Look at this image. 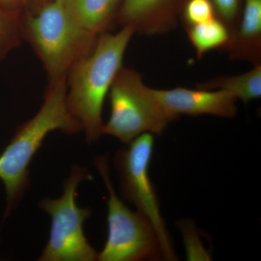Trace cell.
I'll use <instances>...</instances> for the list:
<instances>
[{"mask_svg":"<svg viewBox=\"0 0 261 261\" xmlns=\"http://www.w3.org/2000/svg\"><path fill=\"white\" fill-rule=\"evenodd\" d=\"M68 15L82 29L99 36L116 20L121 0H62Z\"/></svg>","mask_w":261,"mask_h":261,"instance_id":"8fae6325","label":"cell"},{"mask_svg":"<svg viewBox=\"0 0 261 261\" xmlns=\"http://www.w3.org/2000/svg\"><path fill=\"white\" fill-rule=\"evenodd\" d=\"M230 59L261 63V0H244L238 27L224 49Z\"/></svg>","mask_w":261,"mask_h":261,"instance_id":"30bf717a","label":"cell"},{"mask_svg":"<svg viewBox=\"0 0 261 261\" xmlns=\"http://www.w3.org/2000/svg\"><path fill=\"white\" fill-rule=\"evenodd\" d=\"M27 1L32 2V3H34V4L37 5V8H36V10L39 9V8L43 6V5L47 4L49 2L51 1V0H25V3H27ZM33 10V11H34Z\"/></svg>","mask_w":261,"mask_h":261,"instance_id":"ac0fdd59","label":"cell"},{"mask_svg":"<svg viewBox=\"0 0 261 261\" xmlns=\"http://www.w3.org/2000/svg\"><path fill=\"white\" fill-rule=\"evenodd\" d=\"M135 34L133 27L125 25L116 34H101L93 50L77 62L67 76L68 109L82 125L89 143L102 135L104 102Z\"/></svg>","mask_w":261,"mask_h":261,"instance_id":"6da1fadb","label":"cell"},{"mask_svg":"<svg viewBox=\"0 0 261 261\" xmlns=\"http://www.w3.org/2000/svg\"><path fill=\"white\" fill-rule=\"evenodd\" d=\"M92 177L86 168L73 166L65 180L61 197L44 198L39 202V207L50 216L51 224L49 240L39 260H97V252L86 238L83 227L92 211L80 207L75 200L81 182Z\"/></svg>","mask_w":261,"mask_h":261,"instance_id":"5b68a950","label":"cell"},{"mask_svg":"<svg viewBox=\"0 0 261 261\" xmlns=\"http://www.w3.org/2000/svg\"><path fill=\"white\" fill-rule=\"evenodd\" d=\"M154 135L142 134L132 141L128 149L116 153L115 164L120 176L122 195L135 204L152 224L161 244L163 257L176 260L169 233L160 209L159 197L149 177V168L153 154Z\"/></svg>","mask_w":261,"mask_h":261,"instance_id":"52a82bcc","label":"cell"},{"mask_svg":"<svg viewBox=\"0 0 261 261\" xmlns=\"http://www.w3.org/2000/svg\"><path fill=\"white\" fill-rule=\"evenodd\" d=\"M197 88L206 90H223L232 94L237 99L248 103L261 96V63L254 65L246 73L224 75L197 84Z\"/></svg>","mask_w":261,"mask_h":261,"instance_id":"7c38bea8","label":"cell"},{"mask_svg":"<svg viewBox=\"0 0 261 261\" xmlns=\"http://www.w3.org/2000/svg\"><path fill=\"white\" fill-rule=\"evenodd\" d=\"M177 0H123L116 21L144 35L164 34L178 24Z\"/></svg>","mask_w":261,"mask_h":261,"instance_id":"9c48e42d","label":"cell"},{"mask_svg":"<svg viewBox=\"0 0 261 261\" xmlns=\"http://www.w3.org/2000/svg\"><path fill=\"white\" fill-rule=\"evenodd\" d=\"M20 13L0 7V62L23 40Z\"/></svg>","mask_w":261,"mask_h":261,"instance_id":"5bb4252c","label":"cell"},{"mask_svg":"<svg viewBox=\"0 0 261 261\" xmlns=\"http://www.w3.org/2000/svg\"><path fill=\"white\" fill-rule=\"evenodd\" d=\"M154 93L163 107L176 119L181 115H211L231 118L238 112L237 98L223 90L176 87L171 89H154Z\"/></svg>","mask_w":261,"mask_h":261,"instance_id":"ba28073f","label":"cell"},{"mask_svg":"<svg viewBox=\"0 0 261 261\" xmlns=\"http://www.w3.org/2000/svg\"><path fill=\"white\" fill-rule=\"evenodd\" d=\"M216 15L229 29L231 34L238 27L240 14V0H211Z\"/></svg>","mask_w":261,"mask_h":261,"instance_id":"2e32d148","label":"cell"},{"mask_svg":"<svg viewBox=\"0 0 261 261\" xmlns=\"http://www.w3.org/2000/svg\"><path fill=\"white\" fill-rule=\"evenodd\" d=\"M25 5V0H0V7L12 11L20 12Z\"/></svg>","mask_w":261,"mask_h":261,"instance_id":"e0dca14e","label":"cell"},{"mask_svg":"<svg viewBox=\"0 0 261 261\" xmlns=\"http://www.w3.org/2000/svg\"><path fill=\"white\" fill-rule=\"evenodd\" d=\"M21 27L23 40L42 62L49 84L65 82L73 65L93 50L99 37L75 23L62 0L21 14Z\"/></svg>","mask_w":261,"mask_h":261,"instance_id":"3957f363","label":"cell"},{"mask_svg":"<svg viewBox=\"0 0 261 261\" xmlns=\"http://www.w3.org/2000/svg\"><path fill=\"white\" fill-rule=\"evenodd\" d=\"M95 165L105 182L108 200V233L100 261L156 260L163 258L157 233L152 224L138 211H132L123 204L113 188L109 176L108 159L99 156Z\"/></svg>","mask_w":261,"mask_h":261,"instance_id":"8992f818","label":"cell"},{"mask_svg":"<svg viewBox=\"0 0 261 261\" xmlns=\"http://www.w3.org/2000/svg\"><path fill=\"white\" fill-rule=\"evenodd\" d=\"M66 94V82L48 84L40 109L19 127L0 154V180L6 192L4 219L18 205L28 187L29 165L47 136L57 130L66 135L82 130V125L68 109Z\"/></svg>","mask_w":261,"mask_h":261,"instance_id":"7a4b0ae2","label":"cell"},{"mask_svg":"<svg viewBox=\"0 0 261 261\" xmlns=\"http://www.w3.org/2000/svg\"><path fill=\"white\" fill-rule=\"evenodd\" d=\"M179 14L185 29L217 16L211 0H187Z\"/></svg>","mask_w":261,"mask_h":261,"instance_id":"9a60e30c","label":"cell"},{"mask_svg":"<svg viewBox=\"0 0 261 261\" xmlns=\"http://www.w3.org/2000/svg\"><path fill=\"white\" fill-rule=\"evenodd\" d=\"M185 30L199 60L209 51L224 50L231 34L227 25L218 16Z\"/></svg>","mask_w":261,"mask_h":261,"instance_id":"4fadbf2b","label":"cell"},{"mask_svg":"<svg viewBox=\"0 0 261 261\" xmlns=\"http://www.w3.org/2000/svg\"><path fill=\"white\" fill-rule=\"evenodd\" d=\"M111 115L102 135L130 144L145 133L161 135L176 120L163 107L137 70L122 66L109 91Z\"/></svg>","mask_w":261,"mask_h":261,"instance_id":"277c9868","label":"cell"}]
</instances>
